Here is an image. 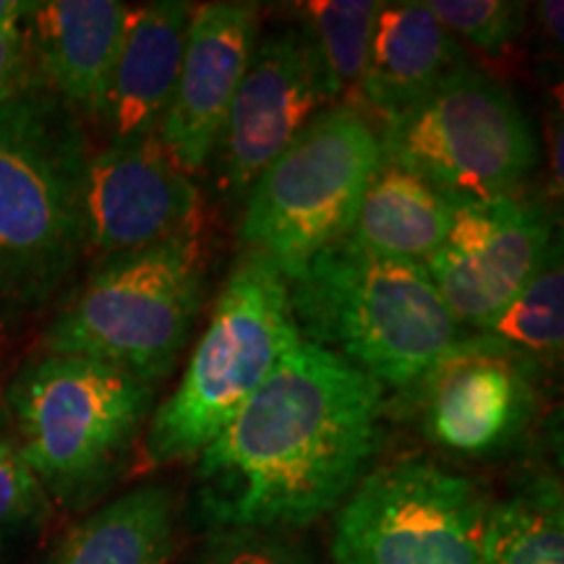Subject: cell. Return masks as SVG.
Listing matches in <instances>:
<instances>
[{"label": "cell", "instance_id": "cell-1", "mask_svg": "<svg viewBox=\"0 0 564 564\" xmlns=\"http://www.w3.org/2000/svg\"><path fill=\"white\" fill-rule=\"evenodd\" d=\"M384 387L299 343L199 453L196 497L220 528H301L340 507L382 440Z\"/></svg>", "mask_w": 564, "mask_h": 564}, {"label": "cell", "instance_id": "cell-2", "mask_svg": "<svg viewBox=\"0 0 564 564\" xmlns=\"http://www.w3.org/2000/svg\"><path fill=\"white\" fill-rule=\"evenodd\" d=\"M84 121L40 82L0 102V333L37 316L84 257Z\"/></svg>", "mask_w": 564, "mask_h": 564}, {"label": "cell", "instance_id": "cell-3", "mask_svg": "<svg viewBox=\"0 0 564 564\" xmlns=\"http://www.w3.org/2000/svg\"><path fill=\"white\" fill-rule=\"evenodd\" d=\"M288 293L303 340L400 394L463 337L426 267L379 257L350 238L316 253L288 280Z\"/></svg>", "mask_w": 564, "mask_h": 564}, {"label": "cell", "instance_id": "cell-4", "mask_svg": "<svg viewBox=\"0 0 564 564\" xmlns=\"http://www.w3.org/2000/svg\"><path fill=\"white\" fill-rule=\"evenodd\" d=\"M3 411L47 497L79 505L121 476L154 411V387L102 361L42 352L13 377Z\"/></svg>", "mask_w": 564, "mask_h": 564}, {"label": "cell", "instance_id": "cell-5", "mask_svg": "<svg viewBox=\"0 0 564 564\" xmlns=\"http://www.w3.org/2000/svg\"><path fill=\"white\" fill-rule=\"evenodd\" d=\"M204 293L199 236L102 257L55 314L42 348L116 366L158 390L192 340Z\"/></svg>", "mask_w": 564, "mask_h": 564}, {"label": "cell", "instance_id": "cell-6", "mask_svg": "<svg viewBox=\"0 0 564 564\" xmlns=\"http://www.w3.org/2000/svg\"><path fill=\"white\" fill-rule=\"evenodd\" d=\"M299 343L288 280L262 253L246 251L178 387L147 421L141 447L150 465L199 457Z\"/></svg>", "mask_w": 564, "mask_h": 564}, {"label": "cell", "instance_id": "cell-7", "mask_svg": "<svg viewBox=\"0 0 564 564\" xmlns=\"http://www.w3.org/2000/svg\"><path fill=\"white\" fill-rule=\"evenodd\" d=\"M379 162L371 118L352 102L329 105L246 192V251L270 259L285 280L299 278L316 253L350 236Z\"/></svg>", "mask_w": 564, "mask_h": 564}, {"label": "cell", "instance_id": "cell-8", "mask_svg": "<svg viewBox=\"0 0 564 564\" xmlns=\"http://www.w3.org/2000/svg\"><path fill=\"white\" fill-rule=\"evenodd\" d=\"M382 160L413 173L449 204L523 194L539 141L523 105L474 63L379 131Z\"/></svg>", "mask_w": 564, "mask_h": 564}, {"label": "cell", "instance_id": "cell-9", "mask_svg": "<svg viewBox=\"0 0 564 564\" xmlns=\"http://www.w3.org/2000/svg\"><path fill=\"white\" fill-rule=\"evenodd\" d=\"M337 510L335 564H484L489 502L470 478L432 460L371 470Z\"/></svg>", "mask_w": 564, "mask_h": 564}, {"label": "cell", "instance_id": "cell-10", "mask_svg": "<svg viewBox=\"0 0 564 564\" xmlns=\"http://www.w3.org/2000/svg\"><path fill=\"white\" fill-rule=\"evenodd\" d=\"M539 371L518 350L474 333L400 398L444 453L491 457L512 447L539 413Z\"/></svg>", "mask_w": 564, "mask_h": 564}, {"label": "cell", "instance_id": "cell-11", "mask_svg": "<svg viewBox=\"0 0 564 564\" xmlns=\"http://www.w3.org/2000/svg\"><path fill=\"white\" fill-rule=\"evenodd\" d=\"M337 100L306 26L259 40L209 158L217 188L230 199L246 196L306 123Z\"/></svg>", "mask_w": 564, "mask_h": 564}, {"label": "cell", "instance_id": "cell-12", "mask_svg": "<svg viewBox=\"0 0 564 564\" xmlns=\"http://www.w3.org/2000/svg\"><path fill=\"white\" fill-rule=\"evenodd\" d=\"M552 246V217L523 194L453 204L447 236L426 272L455 322L484 333L533 280Z\"/></svg>", "mask_w": 564, "mask_h": 564}, {"label": "cell", "instance_id": "cell-13", "mask_svg": "<svg viewBox=\"0 0 564 564\" xmlns=\"http://www.w3.org/2000/svg\"><path fill=\"white\" fill-rule=\"evenodd\" d=\"M202 194L160 137L105 141L84 181V253L97 259L199 236Z\"/></svg>", "mask_w": 564, "mask_h": 564}, {"label": "cell", "instance_id": "cell-14", "mask_svg": "<svg viewBox=\"0 0 564 564\" xmlns=\"http://www.w3.org/2000/svg\"><path fill=\"white\" fill-rule=\"evenodd\" d=\"M259 3L215 0L192 9L186 51L160 141L186 175L207 167L259 42Z\"/></svg>", "mask_w": 564, "mask_h": 564}, {"label": "cell", "instance_id": "cell-15", "mask_svg": "<svg viewBox=\"0 0 564 564\" xmlns=\"http://www.w3.org/2000/svg\"><path fill=\"white\" fill-rule=\"evenodd\" d=\"M194 6L154 0L126 13L121 47L95 121L108 141L158 137L171 108Z\"/></svg>", "mask_w": 564, "mask_h": 564}, {"label": "cell", "instance_id": "cell-16", "mask_svg": "<svg viewBox=\"0 0 564 564\" xmlns=\"http://www.w3.org/2000/svg\"><path fill=\"white\" fill-rule=\"evenodd\" d=\"M129 6L118 0L34 3L24 34L34 74L76 116L95 121L121 47Z\"/></svg>", "mask_w": 564, "mask_h": 564}, {"label": "cell", "instance_id": "cell-17", "mask_svg": "<svg viewBox=\"0 0 564 564\" xmlns=\"http://www.w3.org/2000/svg\"><path fill=\"white\" fill-rule=\"evenodd\" d=\"M468 63L463 42L444 30L426 3H382L361 82L352 91L364 105L361 112L384 126Z\"/></svg>", "mask_w": 564, "mask_h": 564}, {"label": "cell", "instance_id": "cell-18", "mask_svg": "<svg viewBox=\"0 0 564 564\" xmlns=\"http://www.w3.org/2000/svg\"><path fill=\"white\" fill-rule=\"evenodd\" d=\"M449 220L453 204L413 173L382 160L348 238L379 257L426 267L442 249Z\"/></svg>", "mask_w": 564, "mask_h": 564}, {"label": "cell", "instance_id": "cell-19", "mask_svg": "<svg viewBox=\"0 0 564 564\" xmlns=\"http://www.w3.org/2000/svg\"><path fill=\"white\" fill-rule=\"evenodd\" d=\"M175 549V505L158 484L100 507L70 531L51 564H167Z\"/></svg>", "mask_w": 564, "mask_h": 564}, {"label": "cell", "instance_id": "cell-20", "mask_svg": "<svg viewBox=\"0 0 564 564\" xmlns=\"http://www.w3.org/2000/svg\"><path fill=\"white\" fill-rule=\"evenodd\" d=\"M484 564H564L560 484L541 478L505 502L489 507Z\"/></svg>", "mask_w": 564, "mask_h": 564}, {"label": "cell", "instance_id": "cell-21", "mask_svg": "<svg viewBox=\"0 0 564 564\" xmlns=\"http://www.w3.org/2000/svg\"><path fill=\"white\" fill-rule=\"evenodd\" d=\"M481 335L518 350L539 369H556L564 345V264L562 243L549 249L533 280Z\"/></svg>", "mask_w": 564, "mask_h": 564}, {"label": "cell", "instance_id": "cell-22", "mask_svg": "<svg viewBox=\"0 0 564 564\" xmlns=\"http://www.w3.org/2000/svg\"><path fill=\"white\" fill-rule=\"evenodd\" d=\"M379 6L382 3L377 0H308L295 6L306 21L303 26L312 34L337 97L361 82Z\"/></svg>", "mask_w": 564, "mask_h": 564}, {"label": "cell", "instance_id": "cell-23", "mask_svg": "<svg viewBox=\"0 0 564 564\" xmlns=\"http://www.w3.org/2000/svg\"><path fill=\"white\" fill-rule=\"evenodd\" d=\"M426 6L457 42L489 55L510 51L525 26V6L510 0H432Z\"/></svg>", "mask_w": 564, "mask_h": 564}, {"label": "cell", "instance_id": "cell-24", "mask_svg": "<svg viewBox=\"0 0 564 564\" xmlns=\"http://www.w3.org/2000/svg\"><path fill=\"white\" fill-rule=\"evenodd\" d=\"M47 494L21 457L9 434V423L0 426V552L45 518Z\"/></svg>", "mask_w": 564, "mask_h": 564}, {"label": "cell", "instance_id": "cell-25", "mask_svg": "<svg viewBox=\"0 0 564 564\" xmlns=\"http://www.w3.org/2000/svg\"><path fill=\"white\" fill-rule=\"evenodd\" d=\"M199 564H316L312 556L280 531L223 528L212 539Z\"/></svg>", "mask_w": 564, "mask_h": 564}, {"label": "cell", "instance_id": "cell-26", "mask_svg": "<svg viewBox=\"0 0 564 564\" xmlns=\"http://www.w3.org/2000/svg\"><path fill=\"white\" fill-rule=\"evenodd\" d=\"M34 68L26 47V34L9 32L0 34V102L17 95L21 87H26L34 79Z\"/></svg>", "mask_w": 564, "mask_h": 564}, {"label": "cell", "instance_id": "cell-27", "mask_svg": "<svg viewBox=\"0 0 564 564\" xmlns=\"http://www.w3.org/2000/svg\"><path fill=\"white\" fill-rule=\"evenodd\" d=\"M32 11L34 3L26 0H0V34L24 30Z\"/></svg>", "mask_w": 564, "mask_h": 564}, {"label": "cell", "instance_id": "cell-28", "mask_svg": "<svg viewBox=\"0 0 564 564\" xmlns=\"http://www.w3.org/2000/svg\"><path fill=\"white\" fill-rule=\"evenodd\" d=\"M562 9L564 6L560 0H546V3L539 6L541 24H544V32L549 34V40L556 42V47L562 45Z\"/></svg>", "mask_w": 564, "mask_h": 564}, {"label": "cell", "instance_id": "cell-29", "mask_svg": "<svg viewBox=\"0 0 564 564\" xmlns=\"http://www.w3.org/2000/svg\"><path fill=\"white\" fill-rule=\"evenodd\" d=\"M6 423H9V421H6V411H3V398H0V426H6Z\"/></svg>", "mask_w": 564, "mask_h": 564}]
</instances>
